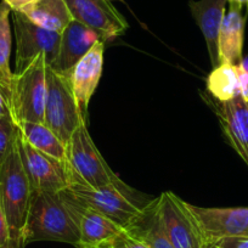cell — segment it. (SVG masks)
<instances>
[{
    "instance_id": "13",
    "label": "cell",
    "mask_w": 248,
    "mask_h": 248,
    "mask_svg": "<svg viewBox=\"0 0 248 248\" xmlns=\"http://www.w3.org/2000/svg\"><path fill=\"white\" fill-rule=\"evenodd\" d=\"M97 42H106L96 31L73 20L61 33L57 56L49 66L61 75H70L73 67Z\"/></svg>"
},
{
    "instance_id": "7",
    "label": "cell",
    "mask_w": 248,
    "mask_h": 248,
    "mask_svg": "<svg viewBox=\"0 0 248 248\" xmlns=\"http://www.w3.org/2000/svg\"><path fill=\"white\" fill-rule=\"evenodd\" d=\"M16 37L15 75L23 72L40 55H44L47 66L55 61L59 52L61 34L33 23L25 14L11 11Z\"/></svg>"
},
{
    "instance_id": "17",
    "label": "cell",
    "mask_w": 248,
    "mask_h": 248,
    "mask_svg": "<svg viewBox=\"0 0 248 248\" xmlns=\"http://www.w3.org/2000/svg\"><path fill=\"white\" fill-rule=\"evenodd\" d=\"M243 33L245 17L242 15V8L230 5L219 32V65L229 63L237 66L242 63Z\"/></svg>"
},
{
    "instance_id": "32",
    "label": "cell",
    "mask_w": 248,
    "mask_h": 248,
    "mask_svg": "<svg viewBox=\"0 0 248 248\" xmlns=\"http://www.w3.org/2000/svg\"><path fill=\"white\" fill-rule=\"evenodd\" d=\"M206 248H220V247H219V246H217V245H208Z\"/></svg>"
},
{
    "instance_id": "19",
    "label": "cell",
    "mask_w": 248,
    "mask_h": 248,
    "mask_svg": "<svg viewBox=\"0 0 248 248\" xmlns=\"http://www.w3.org/2000/svg\"><path fill=\"white\" fill-rule=\"evenodd\" d=\"M21 13L39 27L60 34L73 21L65 0H37Z\"/></svg>"
},
{
    "instance_id": "5",
    "label": "cell",
    "mask_w": 248,
    "mask_h": 248,
    "mask_svg": "<svg viewBox=\"0 0 248 248\" xmlns=\"http://www.w3.org/2000/svg\"><path fill=\"white\" fill-rule=\"evenodd\" d=\"M83 121H85V114L75 96L70 75L57 73L47 66L44 124L67 145Z\"/></svg>"
},
{
    "instance_id": "26",
    "label": "cell",
    "mask_w": 248,
    "mask_h": 248,
    "mask_svg": "<svg viewBox=\"0 0 248 248\" xmlns=\"http://www.w3.org/2000/svg\"><path fill=\"white\" fill-rule=\"evenodd\" d=\"M213 245L220 248H248V236H238V237H224L217 241Z\"/></svg>"
},
{
    "instance_id": "21",
    "label": "cell",
    "mask_w": 248,
    "mask_h": 248,
    "mask_svg": "<svg viewBox=\"0 0 248 248\" xmlns=\"http://www.w3.org/2000/svg\"><path fill=\"white\" fill-rule=\"evenodd\" d=\"M207 90L219 102H226L240 95L237 66L220 63L207 78Z\"/></svg>"
},
{
    "instance_id": "15",
    "label": "cell",
    "mask_w": 248,
    "mask_h": 248,
    "mask_svg": "<svg viewBox=\"0 0 248 248\" xmlns=\"http://www.w3.org/2000/svg\"><path fill=\"white\" fill-rule=\"evenodd\" d=\"M218 117L229 142L248 166V101L241 95L219 102Z\"/></svg>"
},
{
    "instance_id": "2",
    "label": "cell",
    "mask_w": 248,
    "mask_h": 248,
    "mask_svg": "<svg viewBox=\"0 0 248 248\" xmlns=\"http://www.w3.org/2000/svg\"><path fill=\"white\" fill-rule=\"evenodd\" d=\"M70 181L67 189L78 200L101 213L122 229H127L141 214L142 209L150 202H142L138 199L137 192L121 179L108 185L92 187L78 178L70 167Z\"/></svg>"
},
{
    "instance_id": "8",
    "label": "cell",
    "mask_w": 248,
    "mask_h": 248,
    "mask_svg": "<svg viewBox=\"0 0 248 248\" xmlns=\"http://www.w3.org/2000/svg\"><path fill=\"white\" fill-rule=\"evenodd\" d=\"M67 162L78 178L92 187L108 185L119 179L93 141L85 121L78 125L68 141Z\"/></svg>"
},
{
    "instance_id": "20",
    "label": "cell",
    "mask_w": 248,
    "mask_h": 248,
    "mask_svg": "<svg viewBox=\"0 0 248 248\" xmlns=\"http://www.w3.org/2000/svg\"><path fill=\"white\" fill-rule=\"evenodd\" d=\"M18 132L38 151L46 154L62 162H67V145L63 144L44 123L17 124Z\"/></svg>"
},
{
    "instance_id": "30",
    "label": "cell",
    "mask_w": 248,
    "mask_h": 248,
    "mask_svg": "<svg viewBox=\"0 0 248 248\" xmlns=\"http://www.w3.org/2000/svg\"><path fill=\"white\" fill-rule=\"evenodd\" d=\"M230 5L240 6V8H243V6L248 5V0H226Z\"/></svg>"
},
{
    "instance_id": "16",
    "label": "cell",
    "mask_w": 248,
    "mask_h": 248,
    "mask_svg": "<svg viewBox=\"0 0 248 248\" xmlns=\"http://www.w3.org/2000/svg\"><path fill=\"white\" fill-rule=\"evenodd\" d=\"M226 0H190L192 17L203 34L213 68L219 66L218 39L221 23L225 17Z\"/></svg>"
},
{
    "instance_id": "33",
    "label": "cell",
    "mask_w": 248,
    "mask_h": 248,
    "mask_svg": "<svg viewBox=\"0 0 248 248\" xmlns=\"http://www.w3.org/2000/svg\"><path fill=\"white\" fill-rule=\"evenodd\" d=\"M108 1H109V0H108Z\"/></svg>"
},
{
    "instance_id": "29",
    "label": "cell",
    "mask_w": 248,
    "mask_h": 248,
    "mask_svg": "<svg viewBox=\"0 0 248 248\" xmlns=\"http://www.w3.org/2000/svg\"><path fill=\"white\" fill-rule=\"evenodd\" d=\"M3 1H5V3L8 4L9 8L11 9V11H18V13H21V11L25 10L26 8H28L30 5L34 4L37 0H3Z\"/></svg>"
},
{
    "instance_id": "1",
    "label": "cell",
    "mask_w": 248,
    "mask_h": 248,
    "mask_svg": "<svg viewBox=\"0 0 248 248\" xmlns=\"http://www.w3.org/2000/svg\"><path fill=\"white\" fill-rule=\"evenodd\" d=\"M37 241L79 245V231L60 192H32L22 233L23 248Z\"/></svg>"
},
{
    "instance_id": "3",
    "label": "cell",
    "mask_w": 248,
    "mask_h": 248,
    "mask_svg": "<svg viewBox=\"0 0 248 248\" xmlns=\"http://www.w3.org/2000/svg\"><path fill=\"white\" fill-rule=\"evenodd\" d=\"M32 192L16 139L13 151L0 166V195L8 219L11 248H23L22 233Z\"/></svg>"
},
{
    "instance_id": "23",
    "label": "cell",
    "mask_w": 248,
    "mask_h": 248,
    "mask_svg": "<svg viewBox=\"0 0 248 248\" xmlns=\"http://www.w3.org/2000/svg\"><path fill=\"white\" fill-rule=\"evenodd\" d=\"M18 129L11 116L0 118V166L5 162L15 146Z\"/></svg>"
},
{
    "instance_id": "11",
    "label": "cell",
    "mask_w": 248,
    "mask_h": 248,
    "mask_svg": "<svg viewBox=\"0 0 248 248\" xmlns=\"http://www.w3.org/2000/svg\"><path fill=\"white\" fill-rule=\"evenodd\" d=\"M60 195L79 231L80 242L78 246L101 245L116 237L122 230H124L87 203L78 200L68 189L61 191Z\"/></svg>"
},
{
    "instance_id": "14",
    "label": "cell",
    "mask_w": 248,
    "mask_h": 248,
    "mask_svg": "<svg viewBox=\"0 0 248 248\" xmlns=\"http://www.w3.org/2000/svg\"><path fill=\"white\" fill-rule=\"evenodd\" d=\"M105 42H97L85 56H83L70 73L71 84L79 108L87 113L89 101L96 90L104 67Z\"/></svg>"
},
{
    "instance_id": "12",
    "label": "cell",
    "mask_w": 248,
    "mask_h": 248,
    "mask_svg": "<svg viewBox=\"0 0 248 248\" xmlns=\"http://www.w3.org/2000/svg\"><path fill=\"white\" fill-rule=\"evenodd\" d=\"M190 209L196 217L208 245L224 237L248 236V207L206 208L190 204Z\"/></svg>"
},
{
    "instance_id": "27",
    "label": "cell",
    "mask_w": 248,
    "mask_h": 248,
    "mask_svg": "<svg viewBox=\"0 0 248 248\" xmlns=\"http://www.w3.org/2000/svg\"><path fill=\"white\" fill-rule=\"evenodd\" d=\"M238 71V84H240V95L248 101V70L245 67V65L240 63L237 65Z\"/></svg>"
},
{
    "instance_id": "18",
    "label": "cell",
    "mask_w": 248,
    "mask_h": 248,
    "mask_svg": "<svg viewBox=\"0 0 248 248\" xmlns=\"http://www.w3.org/2000/svg\"><path fill=\"white\" fill-rule=\"evenodd\" d=\"M124 230L146 243L150 248H174L162 223L157 199L150 201L141 214Z\"/></svg>"
},
{
    "instance_id": "9",
    "label": "cell",
    "mask_w": 248,
    "mask_h": 248,
    "mask_svg": "<svg viewBox=\"0 0 248 248\" xmlns=\"http://www.w3.org/2000/svg\"><path fill=\"white\" fill-rule=\"evenodd\" d=\"M17 149L32 191L61 192L70 186V167L67 162L59 161L38 151L20 132L17 135Z\"/></svg>"
},
{
    "instance_id": "24",
    "label": "cell",
    "mask_w": 248,
    "mask_h": 248,
    "mask_svg": "<svg viewBox=\"0 0 248 248\" xmlns=\"http://www.w3.org/2000/svg\"><path fill=\"white\" fill-rule=\"evenodd\" d=\"M109 248H150L146 243L130 235L128 231L122 230L116 237L107 241Z\"/></svg>"
},
{
    "instance_id": "10",
    "label": "cell",
    "mask_w": 248,
    "mask_h": 248,
    "mask_svg": "<svg viewBox=\"0 0 248 248\" xmlns=\"http://www.w3.org/2000/svg\"><path fill=\"white\" fill-rule=\"evenodd\" d=\"M73 20L96 31L105 40L124 34L129 28L124 16L108 0H65Z\"/></svg>"
},
{
    "instance_id": "22",
    "label": "cell",
    "mask_w": 248,
    "mask_h": 248,
    "mask_svg": "<svg viewBox=\"0 0 248 248\" xmlns=\"http://www.w3.org/2000/svg\"><path fill=\"white\" fill-rule=\"evenodd\" d=\"M11 9L5 1L0 3V83L10 92L14 72L10 67L11 55Z\"/></svg>"
},
{
    "instance_id": "25",
    "label": "cell",
    "mask_w": 248,
    "mask_h": 248,
    "mask_svg": "<svg viewBox=\"0 0 248 248\" xmlns=\"http://www.w3.org/2000/svg\"><path fill=\"white\" fill-rule=\"evenodd\" d=\"M0 248H11L10 231H9L8 219L1 201V195H0Z\"/></svg>"
},
{
    "instance_id": "4",
    "label": "cell",
    "mask_w": 248,
    "mask_h": 248,
    "mask_svg": "<svg viewBox=\"0 0 248 248\" xmlns=\"http://www.w3.org/2000/svg\"><path fill=\"white\" fill-rule=\"evenodd\" d=\"M47 62L40 55L23 72L14 73L9 92V108L15 124L44 123Z\"/></svg>"
},
{
    "instance_id": "28",
    "label": "cell",
    "mask_w": 248,
    "mask_h": 248,
    "mask_svg": "<svg viewBox=\"0 0 248 248\" xmlns=\"http://www.w3.org/2000/svg\"><path fill=\"white\" fill-rule=\"evenodd\" d=\"M5 116H10L9 108V92L6 88L0 83V118Z\"/></svg>"
},
{
    "instance_id": "6",
    "label": "cell",
    "mask_w": 248,
    "mask_h": 248,
    "mask_svg": "<svg viewBox=\"0 0 248 248\" xmlns=\"http://www.w3.org/2000/svg\"><path fill=\"white\" fill-rule=\"evenodd\" d=\"M157 208L174 248H206L202 229L190 204L170 191L157 197Z\"/></svg>"
},
{
    "instance_id": "31",
    "label": "cell",
    "mask_w": 248,
    "mask_h": 248,
    "mask_svg": "<svg viewBox=\"0 0 248 248\" xmlns=\"http://www.w3.org/2000/svg\"><path fill=\"white\" fill-rule=\"evenodd\" d=\"M77 248H109L108 245L106 242L101 243V245H97V246H78Z\"/></svg>"
}]
</instances>
